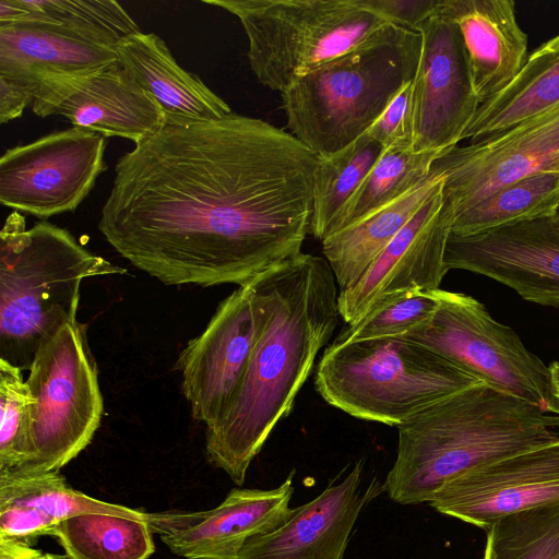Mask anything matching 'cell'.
<instances>
[{"instance_id":"d6986e66","label":"cell","mask_w":559,"mask_h":559,"mask_svg":"<svg viewBox=\"0 0 559 559\" xmlns=\"http://www.w3.org/2000/svg\"><path fill=\"white\" fill-rule=\"evenodd\" d=\"M364 467V460L355 462L278 527L249 538L237 559H343L359 514L383 491L376 479L365 484Z\"/></svg>"},{"instance_id":"4dcf8cb0","label":"cell","mask_w":559,"mask_h":559,"mask_svg":"<svg viewBox=\"0 0 559 559\" xmlns=\"http://www.w3.org/2000/svg\"><path fill=\"white\" fill-rule=\"evenodd\" d=\"M439 305L438 289L406 290L376 300L355 321L346 324L333 344L405 336L427 323Z\"/></svg>"},{"instance_id":"5bb4252c","label":"cell","mask_w":559,"mask_h":559,"mask_svg":"<svg viewBox=\"0 0 559 559\" xmlns=\"http://www.w3.org/2000/svg\"><path fill=\"white\" fill-rule=\"evenodd\" d=\"M444 267L471 271L559 308V212L471 236L450 234Z\"/></svg>"},{"instance_id":"7402d4cb","label":"cell","mask_w":559,"mask_h":559,"mask_svg":"<svg viewBox=\"0 0 559 559\" xmlns=\"http://www.w3.org/2000/svg\"><path fill=\"white\" fill-rule=\"evenodd\" d=\"M81 513L146 519L147 513L86 496L59 472H0V538L31 544L59 522Z\"/></svg>"},{"instance_id":"30bf717a","label":"cell","mask_w":559,"mask_h":559,"mask_svg":"<svg viewBox=\"0 0 559 559\" xmlns=\"http://www.w3.org/2000/svg\"><path fill=\"white\" fill-rule=\"evenodd\" d=\"M106 140L72 127L5 151L0 158V202L47 218L73 212L106 169Z\"/></svg>"},{"instance_id":"d4e9b609","label":"cell","mask_w":559,"mask_h":559,"mask_svg":"<svg viewBox=\"0 0 559 559\" xmlns=\"http://www.w3.org/2000/svg\"><path fill=\"white\" fill-rule=\"evenodd\" d=\"M559 106V34L531 52L516 76L478 107L462 141L499 134Z\"/></svg>"},{"instance_id":"603a6c76","label":"cell","mask_w":559,"mask_h":559,"mask_svg":"<svg viewBox=\"0 0 559 559\" xmlns=\"http://www.w3.org/2000/svg\"><path fill=\"white\" fill-rule=\"evenodd\" d=\"M117 53L129 76L162 107L167 124L216 120L231 114L226 102L177 63L158 35H130L117 46Z\"/></svg>"},{"instance_id":"4316f807","label":"cell","mask_w":559,"mask_h":559,"mask_svg":"<svg viewBox=\"0 0 559 559\" xmlns=\"http://www.w3.org/2000/svg\"><path fill=\"white\" fill-rule=\"evenodd\" d=\"M152 530L143 519L111 513H81L56 524L55 536L70 559H147Z\"/></svg>"},{"instance_id":"d590c367","label":"cell","mask_w":559,"mask_h":559,"mask_svg":"<svg viewBox=\"0 0 559 559\" xmlns=\"http://www.w3.org/2000/svg\"><path fill=\"white\" fill-rule=\"evenodd\" d=\"M36 87L28 82L0 76V122L20 117L33 104Z\"/></svg>"},{"instance_id":"8fae6325","label":"cell","mask_w":559,"mask_h":559,"mask_svg":"<svg viewBox=\"0 0 559 559\" xmlns=\"http://www.w3.org/2000/svg\"><path fill=\"white\" fill-rule=\"evenodd\" d=\"M262 321L252 278L221 301L205 329L179 353L175 369L194 420L206 427L224 414L245 376Z\"/></svg>"},{"instance_id":"ffe728a7","label":"cell","mask_w":559,"mask_h":559,"mask_svg":"<svg viewBox=\"0 0 559 559\" xmlns=\"http://www.w3.org/2000/svg\"><path fill=\"white\" fill-rule=\"evenodd\" d=\"M119 63L117 45L68 24H0V76L37 85L48 74L78 75Z\"/></svg>"},{"instance_id":"277c9868","label":"cell","mask_w":559,"mask_h":559,"mask_svg":"<svg viewBox=\"0 0 559 559\" xmlns=\"http://www.w3.org/2000/svg\"><path fill=\"white\" fill-rule=\"evenodd\" d=\"M126 273L64 228L39 222L26 229L13 211L0 231V359L28 371L41 344L76 320L82 282Z\"/></svg>"},{"instance_id":"f35d334b","label":"cell","mask_w":559,"mask_h":559,"mask_svg":"<svg viewBox=\"0 0 559 559\" xmlns=\"http://www.w3.org/2000/svg\"><path fill=\"white\" fill-rule=\"evenodd\" d=\"M559 212V211H558Z\"/></svg>"},{"instance_id":"5b68a950","label":"cell","mask_w":559,"mask_h":559,"mask_svg":"<svg viewBox=\"0 0 559 559\" xmlns=\"http://www.w3.org/2000/svg\"><path fill=\"white\" fill-rule=\"evenodd\" d=\"M420 45L418 32L395 26L296 81L281 93L289 133L320 157L362 136L413 81Z\"/></svg>"},{"instance_id":"83f0119b","label":"cell","mask_w":559,"mask_h":559,"mask_svg":"<svg viewBox=\"0 0 559 559\" xmlns=\"http://www.w3.org/2000/svg\"><path fill=\"white\" fill-rule=\"evenodd\" d=\"M380 143L365 133L343 150L319 156L313 178V215L310 234L324 240L343 210L383 152Z\"/></svg>"},{"instance_id":"f1b7e54d","label":"cell","mask_w":559,"mask_h":559,"mask_svg":"<svg viewBox=\"0 0 559 559\" xmlns=\"http://www.w3.org/2000/svg\"><path fill=\"white\" fill-rule=\"evenodd\" d=\"M443 153L445 152L383 150L343 210L332 234L353 225L419 186L429 178L435 162Z\"/></svg>"},{"instance_id":"e0dca14e","label":"cell","mask_w":559,"mask_h":559,"mask_svg":"<svg viewBox=\"0 0 559 559\" xmlns=\"http://www.w3.org/2000/svg\"><path fill=\"white\" fill-rule=\"evenodd\" d=\"M436 191L372 261L356 283L338 292V311L346 324L379 298L406 290H436L448 273L444 251L454 212Z\"/></svg>"},{"instance_id":"e575fe53","label":"cell","mask_w":559,"mask_h":559,"mask_svg":"<svg viewBox=\"0 0 559 559\" xmlns=\"http://www.w3.org/2000/svg\"><path fill=\"white\" fill-rule=\"evenodd\" d=\"M395 26L418 32L419 26L437 10L439 0H352Z\"/></svg>"},{"instance_id":"74e56055","label":"cell","mask_w":559,"mask_h":559,"mask_svg":"<svg viewBox=\"0 0 559 559\" xmlns=\"http://www.w3.org/2000/svg\"><path fill=\"white\" fill-rule=\"evenodd\" d=\"M552 408L551 414L559 417V361H555L549 366Z\"/></svg>"},{"instance_id":"6da1fadb","label":"cell","mask_w":559,"mask_h":559,"mask_svg":"<svg viewBox=\"0 0 559 559\" xmlns=\"http://www.w3.org/2000/svg\"><path fill=\"white\" fill-rule=\"evenodd\" d=\"M318 160L257 118L166 124L118 159L98 229L165 285L240 286L301 253Z\"/></svg>"},{"instance_id":"44dd1931","label":"cell","mask_w":559,"mask_h":559,"mask_svg":"<svg viewBox=\"0 0 559 559\" xmlns=\"http://www.w3.org/2000/svg\"><path fill=\"white\" fill-rule=\"evenodd\" d=\"M437 11L460 29L480 103L516 76L528 57V38L513 0H439Z\"/></svg>"},{"instance_id":"2e32d148","label":"cell","mask_w":559,"mask_h":559,"mask_svg":"<svg viewBox=\"0 0 559 559\" xmlns=\"http://www.w3.org/2000/svg\"><path fill=\"white\" fill-rule=\"evenodd\" d=\"M428 503L484 531L507 515L559 503V441L460 476Z\"/></svg>"},{"instance_id":"1f68e13d","label":"cell","mask_w":559,"mask_h":559,"mask_svg":"<svg viewBox=\"0 0 559 559\" xmlns=\"http://www.w3.org/2000/svg\"><path fill=\"white\" fill-rule=\"evenodd\" d=\"M19 3L24 14L17 22H59L102 36L117 46L141 32L127 11L112 0H19Z\"/></svg>"},{"instance_id":"8992f818","label":"cell","mask_w":559,"mask_h":559,"mask_svg":"<svg viewBox=\"0 0 559 559\" xmlns=\"http://www.w3.org/2000/svg\"><path fill=\"white\" fill-rule=\"evenodd\" d=\"M480 382L404 336L330 344L314 388L331 406L399 427L429 406Z\"/></svg>"},{"instance_id":"cb8c5ba5","label":"cell","mask_w":559,"mask_h":559,"mask_svg":"<svg viewBox=\"0 0 559 559\" xmlns=\"http://www.w3.org/2000/svg\"><path fill=\"white\" fill-rule=\"evenodd\" d=\"M443 185L431 170L428 179L385 206L322 240V253L338 292L348 288Z\"/></svg>"},{"instance_id":"3957f363","label":"cell","mask_w":559,"mask_h":559,"mask_svg":"<svg viewBox=\"0 0 559 559\" xmlns=\"http://www.w3.org/2000/svg\"><path fill=\"white\" fill-rule=\"evenodd\" d=\"M397 436L383 490L396 503L419 504L474 469L559 441V417L479 383L424 409Z\"/></svg>"},{"instance_id":"4fadbf2b","label":"cell","mask_w":559,"mask_h":559,"mask_svg":"<svg viewBox=\"0 0 559 559\" xmlns=\"http://www.w3.org/2000/svg\"><path fill=\"white\" fill-rule=\"evenodd\" d=\"M418 33L421 45L412 81L413 150L447 152L462 141L481 103L459 27L436 10Z\"/></svg>"},{"instance_id":"484cf974","label":"cell","mask_w":559,"mask_h":559,"mask_svg":"<svg viewBox=\"0 0 559 559\" xmlns=\"http://www.w3.org/2000/svg\"><path fill=\"white\" fill-rule=\"evenodd\" d=\"M559 211V170H545L509 183L454 215L451 233L471 236Z\"/></svg>"},{"instance_id":"9c48e42d","label":"cell","mask_w":559,"mask_h":559,"mask_svg":"<svg viewBox=\"0 0 559 559\" xmlns=\"http://www.w3.org/2000/svg\"><path fill=\"white\" fill-rule=\"evenodd\" d=\"M432 318L404 337L445 358L480 383L551 413L549 366L475 298L441 288Z\"/></svg>"},{"instance_id":"ac0fdd59","label":"cell","mask_w":559,"mask_h":559,"mask_svg":"<svg viewBox=\"0 0 559 559\" xmlns=\"http://www.w3.org/2000/svg\"><path fill=\"white\" fill-rule=\"evenodd\" d=\"M294 471L272 489H233L214 509L147 513L169 550L187 559H237L246 542L272 532L289 515Z\"/></svg>"},{"instance_id":"52a82bcc","label":"cell","mask_w":559,"mask_h":559,"mask_svg":"<svg viewBox=\"0 0 559 559\" xmlns=\"http://www.w3.org/2000/svg\"><path fill=\"white\" fill-rule=\"evenodd\" d=\"M237 16L257 80L284 92L324 64L379 41L395 27L352 0H203Z\"/></svg>"},{"instance_id":"8d00e7d4","label":"cell","mask_w":559,"mask_h":559,"mask_svg":"<svg viewBox=\"0 0 559 559\" xmlns=\"http://www.w3.org/2000/svg\"><path fill=\"white\" fill-rule=\"evenodd\" d=\"M0 559H70L67 555L43 552L27 544L1 539Z\"/></svg>"},{"instance_id":"ba28073f","label":"cell","mask_w":559,"mask_h":559,"mask_svg":"<svg viewBox=\"0 0 559 559\" xmlns=\"http://www.w3.org/2000/svg\"><path fill=\"white\" fill-rule=\"evenodd\" d=\"M26 383L34 400L31 457L15 469L59 472L91 443L104 415L86 325L67 322L41 344Z\"/></svg>"},{"instance_id":"f546056e","label":"cell","mask_w":559,"mask_h":559,"mask_svg":"<svg viewBox=\"0 0 559 559\" xmlns=\"http://www.w3.org/2000/svg\"><path fill=\"white\" fill-rule=\"evenodd\" d=\"M485 532L484 559H559V503L507 515Z\"/></svg>"},{"instance_id":"836d02e7","label":"cell","mask_w":559,"mask_h":559,"mask_svg":"<svg viewBox=\"0 0 559 559\" xmlns=\"http://www.w3.org/2000/svg\"><path fill=\"white\" fill-rule=\"evenodd\" d=\"M412 82L395 95L367 134L385 148L413 150Z\"/></svg>"},{"instance_id":"7a4b0ae2","label":"cell","mask_w":559,"mask_h":559,"mask_svg":"<svg viewBox=\"0 0 559 559\" xmlns=\"http://www.w3.org/2000/svg\"><path fill=\"white\" fill-rule=\"evenodd\" d=\"M263 309L245 376L224 414L206 426L207 459L238 486L292 411L337 325L338 292L324 258L299 253L254 277Z\"/></svg>"},{"instance_id":"d6a6232c","label":"cell","mask_w":559,"mask_h":559,"mask_svg":"<svg viewBox=\"0 0 559 559\" xmlns=\"http://www.w3.org/2000/svg\"><path fill=\"white\" fill-rule=\"evenodd\" d=\"M33 402L23 370L0 359V472L29 461Z\"/></svg>"},{"instance_id":"9a60e30c","label":"cell","mask_w":559,"mask_h":559,"mask_svg":"<svg viewBox=\"0 0 559 559\" xmlns=\"http://www.w3.org/2000/svg\"><path fill=\"white\" fill-rule=\"evenodd\" d=\"M32 110L39 117L62 116L73 127L105 138L121 136L134 144L167 124L158 103L120 62L86 74L40 76Z\"/></svg>"},{"instance_id":"7c38bea8","label":"cell","mask_w":559,"mask_h":559,"mask_svg":"<svg viewBox=\"0 0 559 559\" xmlns=\"http://www.w3.org/2000/svg\"><path fill=\"white\" fill-rule=\"evenodd\" d=\"M559 170V106L499 134L443 153L432 171L454 215L535 173Z\"/></svg>"}]
</instances>
